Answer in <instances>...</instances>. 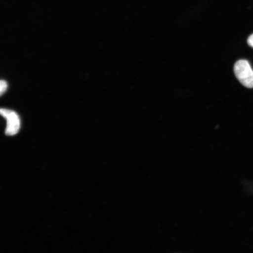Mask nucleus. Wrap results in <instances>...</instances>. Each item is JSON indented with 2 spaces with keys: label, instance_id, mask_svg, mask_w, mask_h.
I'll return each instance as SVG.
<instances>
[{
  "label": "nucleus",
  "instance_id": "20e7f679",
  "mask_svg": "<svg viewBox=\"0 0 253 253\" xmlns=\"http://www.w3.org/2000/svg\"><path fill=\"white\" fill-rule=\"evenodd\" d=\"M248 43L249 44V45L253 47V34H252V36L249 37V39L248 40Z\"/></svg>",
  "mask_w": 253,
  "mask_h": 253
},
{
  "label": "nucleus",
  "instance_id": "7ed1b4c3",
  "mask_svg": "<svg viewBox=\"0 0 253 253\" xmlns=\"http://www.w3.org/2000/svg\"><path fill=\"white\" fill-rule=\"evenodd\" d=\"M1 84V89H0V93H1V95H2L3 93H4L6 89H7V82H6L4 81L1 80V84Z\"/></svg>",
  "mask_w": 253,
  "mask_h": 253
},
{
  "label": "nucleus",
  "instance_id": "f03ea898",
  "mask_svg": "<svg viewBox=\"0 0 253 253\" xmlns=\"http://www.w3.org/2000/svg\"><path fill=\"white\" fill-rule=\"evenodd\" d=\"M1 115L7 119L6 135H14L17 134L20 128V120L17 114L13 111L1 109Z\"/></svg>",
  "mask_w": 253,
  "mask_h": 253
},
{
  "label": "nucleus",
  "instance_id": "f257e3e1",
  "mask_svg": "<svg viewBox=\"0 0 253 253\" xmlns=\"http://www.w3.org/2000/svg\"><path fill=\"white\" fill-rule=\"evenodd\" d=\"M236 78L243 86L253 88V70L246 60H239L234 66Z\"/></svg>",
  "mask_w": 253,
  "mask_h": 253
}]
</instances>
